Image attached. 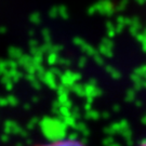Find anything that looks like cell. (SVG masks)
<instances>
[{
	"instance_id": "obj_1",
	"label": "cell",
	"mask_w": 146,
	"mask_h": 146,
	"mask_svg": "<svg viewBox=\"0 0 146 146\" xmlns=\"http://www.w3.org/2000/svg\"><path fill=\"white\" fill-rule=\"evenodd\" d=\"M39 146H84L81 143L74 140H64V141H58L53 142L50 144H46V145H39Z\"/></svg>"
},
{
	"instance_id": "obj_2",
	"label": "cell",
	"mask_w": 146,
	"mask_h": 146,
	"mask_svg": "<svg viewBox=\"0 0 146 146\" xmlns=\"http://www.w3.org/2000/svg\"><path fill=\"white\" fill-rule=\"evenodd\" d=\"M142 146H146V142H145V143H144V144H143Z\"/></svg>"
}]
</instances>
